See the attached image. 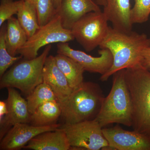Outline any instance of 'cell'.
Returning a JSON list of instances; mask_svg holds the SVG:
<instances>
[{
    "mask_svg": "<svg viewBox=\"0 0 150 150\" xmlns=\"http://www.w3.org/2000/svg\"><path fill=\"white\" fill-rule=\"evenodd\" d=\"M99 47L108 49L113 56L112 67L100 77L105 81L118 71L141 66L142 53L150 47V38L144 33L124 32L109 26Z\"/></svg>",
    "mask_w": 150,
    "mask_h": 150,
    "instance_id": "6da1fadb",
    "label": "cell"
},
{
    "mask_svg": "<svg viewBox=\"0 0 150 150\" xmlns=\"http://www.w3.org/2000/svg\"><path fill=\"white\" fill-rule=\"evenodd\" d=\"M125 77L133 108L131 127L150 141V72L139 66L126 69Z\"/></svg>",
    "mask_w": 150,
    "mask_h": 150,
    "instance_id": "7a4b0ae2",
    "label": "cell"
},
{
    "mask_svg": "<svg viewBox=\"0 0 150 150\" xmlns=\"http://www.w3.org/2000/svg\"><path fill=\"white\" fill-rule=\"evenodd\" d=\"M105 97L97 83L83 82L73 91L67 100L60 103L61 117L64 124H74L94 120L99 113Z\"/></svg>",
    "mask_w": 150,
    "mask_h": 150,
    "instance_id": "3957f363",
    "label": "cell"
},
{
    "mask_svg": "<svg viewBox=\"0 0 150 150\" xmlns=\"http://www.w3.org/2000/svg\"><path fill=\"white\" fill-rule=\"evenodd\" d=\"M125 72V69L121 70L112 75V88L105 97L99 113L94 119L103 128L114 123L132 126L133 108Z\"/></svg>",
    "mask_w": 150,
    "mask_h": 150,
    "instance_id": "277c9868",
    "label": "cell"
},
{
    "mask_svg": "<svg viewBox=\"0 0 150 150\" xmlns=\"http://www.w3.org/2000/svg\"><path fill=\"white\" fill-rule=\"evenodd\" d=\"M51 47V44L47 45L39 56L13 66L1 78L0 88H18L28 96L43 82V68Z\"/></svg>",
    "mask_w": 150,
    "mask_h": 150,
    "instance_id": "5b68a950",
    "label": "cell"
},
{
    "mask_svg": "<svg viewBox=\"0 0 150 150\" xmlns=\"http://www.w3.org/2000/svg\"><path fill=\"white\" fill-rule=\"evenodd\" d=\"M74 39L71 30L63 27L60 17L57 14L52 20L40 26L28 38L18 54L26 60L34 59L37 57L40 48L43 46L53 43H68Z\"/></svg>",
    "mask_w": 150,
    "mask_h": 150,
    "instance_id": "8992f818",
    "label": "cell"
},
{
    "mask_svg": "<svg viewBox=\"0 0 150 150\" xmlns=\"http://www.w3.org/2000/svg\"><path fill=\"white\" fill-rule=\"evenodd\" d=\"M60 128L66 133L71 148L88 150L109 149L103 128L95 120L64 124Z\"/></svg>",
    "mask_w": 150,
    "mask_h": 150,
    "instance_id": "52a82bcc",
    "label": "cell"
},
{
    "mask_svg": "<svg viewBox=\"0 0 150 150\" xmlns=\"http://www.w3.org/2000/svg\"><path fill=\"white\" fill-rule=\"evenodd\" d=\"M101 11L86 14L71 29L74 39L86 51L90 52L99 46L106 36L109 26Z\"/></svg>",
    "mask_w": 150,
    "mask_h": 150,
    "instance_id": "ba28073f",
    "label": "cell"
},
{
    "mask_svg": "<svg viewBox=\"0 0 150 150\" xmlns=\"http://www.w3.org/2000/svg\"><path fill=\"white\" fill-rule=\"evenodd\" d=\"M57 47L58 54L71 57L80 64L85 71L89 72L102 76L109 71L113 63V56L107 48H101L98 51L100 56L93 57L83 51L73 49L68 43H58Z\"/></svg>",
    "mask_w": 150,
    "mask_h": 150,
    "instance_id": "9c48e42d",
    "label": "cell"
},
{
    "mask_svg": "<svg viewBox=\"0 0 150 150\" xmlns=\"http://www.w3.org/2000/svg\"><path fill=\"white\" fill-rule=\"evenodd\" d=\"M102 130L112 150H150V141L134 130H124L118 124Z\"/></svg>",
    "mask_w": 150,
    "mask_h": 150,
    "instance_id": "30bf717a",
    "label": "cell"
},
{
    "mask_svg": "<svg viewBox=\"0 0 150 150\" xmlns=\"http://www.w3.org/2000/svg\"><path fill=\"white\" fill-rule=\"evenodd\" d=\"M60 124L35 126L28 123H18L12 126L1 140L0 150H18L23 148L33 138L38 134L56 130Z\"/></svg>",
    "mask_w": 150,
    "mask_h": 150,
    "instance_id": "8fae6325",
    "label": "cell"
},
{
    "mask_svg": "<svg viewBox=\"0 0 150 150\" xmlns=\"http://www.w3.org/2000/svg\"><path fill=\"white\" fill-rule=\"evenodd\" d=\"M8 98L6 100L7 106L6 115L0 119V138L4 137L12 127L18 123H30L31 114L28 106L27 100L21 96L15 88H8Z\"/></svg>",
    "mask_w": 150,
    "mask_h": 150,
    "instance_id": "7c38bea8",
    "label": "cell"
},
{
    "mask_svg": "<svg viewBox=\"0 0 150 150\" xmlns=\"http://www.w3.org/2000/svg\"><path fill=\"white\" fill-rule=\"evenodd\" d=\"M101 11L93 0H61L57 14L63 27L71 30L78 21L86 14Z\"/></svg>",
    "mask_w": 150,
    "mask_h": 150,
    "instance_id": "4fadbf2b",
    "label": "cell"
},
{
    "mask_svg": "<svg viewBox=\"0 0 150 150\" xmlns=\"http://www.w3.org/2000/svg\"><path fill=\"white\" fill-rule=\"evenodd\" d=\"M43 75V81L50 86L58 102L60 103L64 102L73 89L70 86L65 75L56 64L55 56L50 55L46 58Z\"/></svg>",
    "mask_w": 150,
    "mask_h": 150,
    "instance_id": "5bb4252c",
    "label": "cell"
},
{
    "mask_svg": "<svg viewBox=\"0 0 150 150\" xmlns=\"http://www.w3.org/2000/svg\"><path fill=\"white\" fill-rule=\"evenodd\" d=\"M130 0H106L103 11L114 29L126 33L132 31Z\"/></svg>",
    "mask_w": 150,
    "mask_h": 150,
    "instance_id": "9a60e30c",
    "label": "cell"
},
{
    "mask_svg": "<svg viewBox=\"0 0 150 150\" xmlns=\"http://www.w3.org/2000/svg\"><path fill=\"white\" fill-rule=\"evenodd\" d=\"M71 146L64 131L60 128L38 134L23 149L34 150H68Z\"/></svg>",
    "mask_w": 150,
    "mask_h": 150,
    "instance_id": "2e32d148",
    "label": "cell"
},
{
    "mask_svg": "<svg viewBox=\"0 0 150 150\" xmlns=\"http://www.w3.org/2000/svg\"><path fill=\"white\" fill-rule=\"evenodd\" d=\"M28 38L17 18L12 17L8 20L5 39L7 49L11 56H16Z\"/></svg>",
    "mask_w": 150,
    "mask_h": 150,
    "instance_id": "e0dca14e",
    "label": "cell"
},
{
    "mask_svg": "<svg viewBox=\"0 0 150 150\" xmlns=\"http://www.w3.org/2000/svg\"><path fill=\"white\" fill-rule=\"evenodd\" d=\"M58 67L67 78L70 86L73 89L83 82V67L69 56L58 54L55 56Z\"/></svg>",
    "mask_w": 150,
    "mask_h": 150,
    "instance_id": "ac0fdd59",
    "label": "cell"
},
{
    "mask_svg": "<svg viewBox=\"0 0 150 150\" xmlns=\"http://www.w3.org/2000/svg\"><path fill=\"white\" fill-rule=\"evenodd\" d=\"M62 114L60 103L52 100L41 105L31 114L30 123L35 126H50L56 124Z\"/></svg>",
    "mask_w": 150,
    "mask_h": 150,
    "instance_id": "d6986e66",
    "label": "cell"
},
{
    "mask_svg": "<svg viewBox=\"0 0 150 150\" xmlns=\"http://www.w3.org/2000/svg\"><path fill=\"white\" fill-rule=\"evenodd\" d=\"M17 15L20 24L25 31L28 38L40 28L36 8L28 0H20Z\"/></svg>",
    "mask_w": 150,
    "mask_h": 150,
    "instance_id": "ffe728a7",
    "label": "cell"
},
{
    "mask_svg": "<svg viewBox=\"0 0 150 150\" xmlns=\"http://www.w3.org/2000/svg\"><path fill=\"white\" fill-rule=\"evenodd\" d=\"M26 100L28 110L31 114L41 105L57 99L50 86L43 81L27 96Z\"/></svg>",
    "mask_w": 150,
    "mask_h": 150,
    "instance_id": "44dd1931",
    "label": "cell"
},
{
    "mask_svg": "<svg viewBox=\"0 0 150 150\" xmlns=\"http://www.w3.org/2000/svg\"><path fill=\"white\" fill-rule=\"evenodd\" d=\"M6 24L4 23L0 29V78L7 70L16 62L20 60L22 56H13L9 53L6 46L5 35Z\"/></svg>",
    "mask_w": 150,
    "mask_h": 150,
    "instance_id": "7402d4cb",
    "label": "cell"
},
{
    "mask_svg": "<svg viewBox=\"0 0 150 150\" xmlns=\"http://www.w3.org/2000/svg\"><path fill=\"white\" fill-rule=\"evenodd\" d=\"M35 6L40 26L48 23L56 16L57 11L52 0H28Z\"/></svg>",
    "mask_w": 150,
    "mask_h": 150,
    "instance_id": "603a6c76",
    "label": "cell"
},
{
    "mask_svg": "<svg viewBox=\"0 0 150 150\" xmlns=\"http://www.w3.org/2000/svg\"><path fill=\"white\" fill-rule=\"evenodd\" d=\"M150 15V0H135L131 10V20L133 24L146 22Z\"/></svg>",
    "mask_w": 150,
    "mask_h": 150,
    "instance_id": "cb8c5ba5",
    "label": "cell"
},
{
    "mask_svg": "<svg viewBox=\"0 0 150 150\" xmlns=\"http://www.w3.org/2000/svg\"><path fill=\"white\" fill-rule=\"evenodd\" d=\"M20 0H1L0 3V26L18 12Z\"/></svg>",
    "mask_w": 150,
    "mask_h": 150,
    "instance_id": "d4e9b609",
    "label": "cell"
},
{
    "mask_svg": "<svg viewBox=\"0 0 150 150\" xmlns=\"http://www.w3.org/2000/svg\"><path fill=\"white\" fill-rule=\"evenodd\" d=\"M141 66L150 72V47L145 48L143 51Z\"/></svg>",
    "mask_w": 150,
    "mask_h": 150,
    "instance_id": "484cf974",
    "label": "cell"
},
{
    "mask_svg": "<svg viewBox=\"0 0 150 150\" xmlns=\"http://www.w3.org/2000/svg\"><path fill=\"white\" fill-rule=\"evenodd\" d=\"M93 1L99 6H103L104 7L106 4V0H93Z\"/></svg>",
    "mask_w": 150,
    "mask_h": 150,
    "instance_id": "4316f807",
    "label": "cell"
},
{
    "mask_svg": "<svg viewBox=\"0 0 150 150\" xmlns=\"http://www.w3.org/2000/svg\"><path fill=\"white\" fill-rule=\"evenodd\" d=\"M52 1L53 2L54 7L56 8V10L58 11L59 8V7H60L61 0H52Z\"/></svg>",
    "mask_w": 150,
    "mask_h": 150,
    "instance_id": "83f0119b",
    "label": "cell"
}]
</instances>
